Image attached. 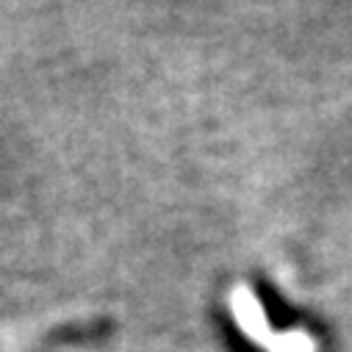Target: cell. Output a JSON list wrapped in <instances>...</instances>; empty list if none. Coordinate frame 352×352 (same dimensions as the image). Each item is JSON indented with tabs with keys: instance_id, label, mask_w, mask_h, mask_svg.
I'll list each match as a JSON object with an SVG mask.
<instances>
[{
	"instance_id": "1",
	"label": "cell",
	"mask_w": 352,
	"mask_h": 352,
	"mask_svg": "<svg viewBox=\"0 0 352 352\" xmlns=\"http://www.w3.org/2000/svg\"><path fill=\"white\" fill-rule=\"evenodd\" d=\"M233 311L239 324L244 327V333L250 338H255L258 344H263L272 352H316V344L308 333H280L275 336L272 327L263 319V311L258 305V300L252 297L250 289H236L233 294Z\"/></svg>"
}]
</instances>
